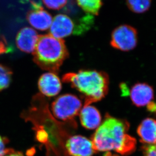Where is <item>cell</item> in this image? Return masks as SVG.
Segmentation results:
<instances>
[{
  "mask_svg": "<svg viewBox=\"0 0 156 156\" xmlns=\"http://www.w3.org/2000/svg\"><path fill=\"white\" fill-rule=\"evenodd\" d=\"M77 23L66 14H59L54 17L50 29V35L62 39L71 35H77Z\"/></svg>",
  "mask_w": 156,
  "mask_h": 156,
  "instance_id": "cell-6",
  "label": "cell"
},
{
  "mask_svg": "<svg viewBox=\"0 0 156 156\" xmlns=\"http://www.w3.org/2000/svg\"><path fill=\"white\" fill-rule=\"evenodd\" d=\"M33 60L40 68L57 73L69 56L65 41L50 34L40 35L35 50Z\"/></svg>",
  "mask_w": 156,
  "mask_h": 156,
  "instance_id": "cell-3",
  "label": "cell"
},
{
  "mask_svg": "<svg viewBox=\"0 0 156 156\" xmlns=\"http://www.w3.org/2000/svg\"><path fill=\"white\" fill-rule=\"evenodd\" d=\"M12 72L7 66L0 64V91L7 88L10 84Z\"/></svg>",
  "mask_w": 156,
  "mask_h": 156,
  "instance_id": "cell-16",
  "label": "cell"
},
{
  "mask_svg": "<svg viewBox=\"0 0 156 156\" xmlns=\"http://www.w3.org/2000/svg\"><path fill=\"white\" fill-rule=\"evenodd\" d=\"M66 149L71 156H92L95 153L91 140L82 135H74L66 141Z\"/></svg>",
  "mask_w": 156,
  "mask_h": 156,
  "instance_id": "cell-8",
  "label": "cell"
},
{
  "mask_svg": "<svg viewBox=\"0 0 156 156\" xmlns=\"http://www.w3.org/2000/svg\"><path fill=\"white\" fill-rule=\"evenodd\" d=\"M44 4L50 9L58 10L63 8L68 3V0H42Z\"/></svg>",
  "mask_w": 156,
  "mask_h": 156,
  "instance_id": "cell-17",
  "label": "cell"
},
{
  "mask_svg": "<svg viewBox=\"0 0 156 156\" xmlns=\"http://www.w3.org/2000/svg\"></svg>",
  "mask_w": 156,
  "mask_h": 156,
  "instance_id": "cell-23",
  "label": "cell"
},
{
  "mask_svg": "<svg viewBox=\"0 0 156 156\" xmlns=\"http://www.w3.org/2000/svg\"><path fill=\"white\" fill-rule=\"evenodd\" d=\"M130 96L135 106L144 107L152 102L154 99L153 89L146 83H137L131 89Z\"/></svg>",
  "mask_w": 156,
  "mask_h": 156,
  "instance_id": "cell-9",
  "label": "cell"
},
{
  "mask_svg": "<svg viewBox=\"0 0 156 156\" xmlns=\"http://www.w3.org/2000/svg\"><path fill=\"white\" fill-rule=\"evenodd\" d=\"M7 139L2 137L0 135V156H3L5 155L10 149L6 148V145L7 144Z\"/></svg>",
  "mask_w": 156,
  "mask_h": 156,
  "instance_id": "cell-19",
  "label": "cell"
},
{
  "mask_svg": "<svg viewBox=\"0 0 156 156\" xmlns=\"http://www.w3.org/2000/svg\"><path fill=\"white\" fill-rule=\"evenodd\" d=\"M3 156H24L21 152H17L13 150L10 149L9 151Z\"/></svg>",
  "mask_w": 156,
  "mask_h": 156,
  "instance_id": "cell-21",
  "label": "cell"
},
{
  "mask_svg": "<svg viewBox=\"0 0 156 156\" xmlns=\"http://www.w3.org/2000/svg\"><path fill=\"white\" fill-rule=\"evenodd\" d=\"M129 127L126 120L106 115L92 136L93 149L96 152L114 151L121 155L130 154L135 150L136 141L128 134Z\"/></svg>",
  "mask_w": 156,
  "mask_h": 156,
  "instance_id": "cell-1",
  "label": "cell"
},
{
  "mask_svg": "<svg viewBox=\"0 0 156 156\" xmlns=\"http://www.w3.org/2000/svg\"><path fill=\"white\" fill-rule=\"evenodd\" d=\"M39 35L36 30L29 27H24L19 31L16 43L18 49L24 52H33L38 42Z\"/></svg>",
  "mask_w": 156,
  "mask_h": 156,
  "instance_id": "cell-11",
  "label": "cell"
},
{
  "mask_svg": "<svg viewBox=\"0 0 156 156\" xmlns=\"http://www.w3.org/2000/svg\"><path fill=\"white\" fill-rule=\"evenodd\" d=\"M62 81L69 83L81 93L84 105L101 101L108 92L109 78L102 71L81 70L77 73H69L63 76Z\"/></svg>",
  "mask_w": 156,
  "mask_h": 156,
  "instance_id": "cell-2",
  "label": "cell"
},
{
  "mask_svg": "<svg viewBox=\"0 0 156 156\" xmlns=\"http://www.w3.org/2000/svg\"><path fill=\"white\" fill-rule=\"evenodd\" d=\"M27 19L29 23L38 30H48L52 22L51 14L44 9L40 3L30 1V9L27 14Z\"/></svg>",
  "mask_w": 156,
  "mask_h": 156,
  "instance_id": "cell-7",
  "label": "cell"
},
{
  "mask_svg": "<svg viewBox=\"0 0 156 156\" xmlns=\"http://www.w3.org/2000/svg\"><path fill=\"white\" fill-rule=\"evenodd\" d=\"M104 156H119L116 154H113L110 152H107L104 154Z\"/></svg>",
  "mask_w": 156,
  "mask_h": 156,
  "instance_id": "cell-22",
  "label": "cell"
},
{
  "mask_svg": "<svg viewBox=\"0 0 156 156\" xmlns=\"http://www.w3.org/2000/svg\"><path fill=\"white\" fill-rule=\"evenodd\" d=\"M137 132L141 143L154 144L156 143V120L152 118L143 120L138 126Z\"/></svg>",
  "mask_w": 156,
  "mask_h": 156,
  "instance_id": "cell-13",
  "label": "cell"
},
{
  "mask_svg": "<svg viewBox=\"0 0 156 156\" xmlns=\"http://www.w3.org/2000/svg\"><path fill=\"white\" fill-rule=\"evenodd\" d=\"M137 43V32L134 27L124 24L118 27L112 33L111 45L121 51L133 49Z\"/></svg>",
  "mask_w": 156,
  "mask_h": 156,
  "instance_id": "cell-5",
  "label": "cell"
},
{
  "mask_svg": "<svg viewBox=\"0 0 156 156\" xmlns=\"http://www.w3.org/2000/svg\"><path fill=\"white\" fill-rule=\"evenodd\" d=\"M38 88L42 94L48 97H53L60 92L62 88V83L55 73H46L39 78Z\"/></svg>",
  "mask_w": 156,
  "mask_h": 156,
  "instance_id": "cell-10",
  "label": "cell"
},
{
  "mask_svg": "<svg viewBox=\"0 0 156 156\" xmlns=\"http://www.w3.org/2000/svg\"><path fill=\"white\" fill-rule=\"evenodd\" d=\"M78 6L86 13L98 15L102 3L101 0H76Z\"/></svg>",
  "mask_w": 156,
  "mask_h": 156,
  "instance_id": "cell-14",
  "label": "cell"
},
{
  "mask_svg": "<svg viewBox=\"0 0 156 156\" xmlns=\"http://www.w3.org/2000/svg\"><path fill=\"white\" fill-rule=\"evenodd\" d=\"M80 120L84 128L93 130L101 125V117L96 108L91 105H84L80 113Z\"/></svg>",
  "mask_w": 156,
  "mask_h": 156,
  "instance_id": "cell-12",
  "label": "cell"
},
{
  "mask_svg": "<svg viewBox=\"0 0 156 156\" xmlns=\"http://www.w3.org/2000/svg\"><path fill=\"white\" fill-rule=\"evenodd\" d=\"M82 102L74 95L66 94L59 96L51 105V110L58 119L66 122L73 120L79 114Z\"/></svg>",
  "mask_w": 156,
  "mask_h": 156,
  "instance_id": "cell-4",
  "label": "cell"
},
{
  "mask_svg": "<svg viewBox=\"0 0 156 156\" xmlns=\"http://www.w3.org/2000/svg\"><path fill=\"white\" fill-rule=\"evenodd\" d=\"M152 0H126L128 7L135 13H143L149 10Z\"/></svg>",
  "mask_w": 156,
  "mask_h": 156,
  "instance_id": "cell-15",
  "label": "cell"
},
{
  "mask_svg": "<svg viewBox=\"0 0 156 156\" xmlns=\"http://www.w3.org/2000/svg\"><path fill=\"white\" fill-rule=\"evenodd\" d=\"M10 50L5 39L3 36L0 37V55L8 53Z\"/></svg>",
  "mask_w": 156,
  "mask_h": 156,
  "instance_id": "cell-20",
  "label": "cell"
},
{
  "mask_svg": "<svg viewBox=\"0 0 156 156\" xmlns=\"http://www.w3.org/2000/svg\"><path fill=\"white\" fill-rule=\"evenodd\" d=\"M142 149L143 156H156V143L154 144H144Z\"/></svg>",
  "mask_w": 156,
  "mask_h": 156,
  "instance_id": "cell-18",
  "label": "cell"
}]
</instances>
